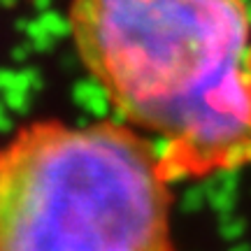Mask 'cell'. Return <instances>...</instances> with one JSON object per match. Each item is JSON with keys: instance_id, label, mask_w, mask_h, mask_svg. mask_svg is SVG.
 <instances>
[{"instance_id": "1", "label": "cell", "mask_w": 251, "mask_h": 251, "mask_svg": "<svg viewBox=\"0 0 251 251\" xmlns=\"http://www.w3.org/2000/svg\"><path fill=\"white\" fill-rule=\"evenodd\" d=\"M68 19L117 114L153 135L170 184L251 165L247 0H72Z\"/></svg>"}, {"instance_id": "2", "label": "cell", "mask_w": 251, "mask_h": 251, "mask_svg": "<svg viewBox=\"0 0 251 251\" xmlns=\"http://www.w3.org/2000/svg\"><path fill=\"white\" fill-rule=\"evenodd\" d=\"M170 181L117 121H42L0 149V251H175Z\"/></svg>"}, {"instance_id": "3", "label": "cell", "mask_w": 251, "mask_h": 251, "mask_svg": "<svg viewBox=\"0 0 251 251\" xmlns=\"http://www.w3.org/2000/svg\"><path fill=\"white\" fill-rule=\"evenodd\" d=\"M72 100H75L77 107H81L86 114L96 119H107L114 109L107 89L96 77H86V79L77 81L72 86Z\"/></svg>"}, {"instance_id": "4", "label": "cell", "mask_w": 251, "mask_h": 251, "mask_svg": "<svg viewBox=\"0 0 251 251\" xmlns=\"http://www.w3.org/2000/svg\"><path fill=\"white\" fill-rule=\"evenodd\" d=\"M37 21L42 24V28H45L54 40H61V37L70 35V19L58 14V12H54V9L40 12V14H37Z\"/></svg>"}, {"instance_id": "5", "label": "cell", "mask_w": 251, "mask_h": 251, "mask_svg": "<svg viewBox=\"0 0 251 251\" xmlns=\"http://www.w3.org/2000/svg\"><path fill=\"white\" fill-rule=\"evenodd\" d=\"M0 100H2V102L7 105L9 112H14V114H26L28 109H30V93H28V91L5 89Z\"/></svg>"}, {"instance_id": "6", "label": "cell", "mask_w": 251, "mask_h": 251, "mask_svg": "<svg viewBox=\"0 0 251 251\" xmlns=\"http://www.w3.org/2000/svg\"><path fill=\"white\" fill-rule=\"evenodd\" d=\"M9 130H12V112L0 100V133H9Z\"/></svg>"}, {"instance_id": "7", "label": "cell", "mask_w": 251, "mask_h": 251, "mask_svg": "<svg viewBox=\"0 0 251 251\" xmlns=\"http://www.w3.org/2000/svg\"><path fill=\"white\" fill-rule=\"evenodd\" d=\"M198 198H200V191H198V188H191L186 193V198H184V207H186V209H193V207L198 205Z\"/></svg>"}, {"instance_id": "8", "label": "cell", "mask_w": 251, "mask_h": 251, "mask_svg": "<svg viewBox=\"0 0 251 251\" xmlns=\"http://www.w3.org/2000/svg\"><path fill=\"white\" fill-rule=\"evenodd\" d=\"M30 51H33V47H30V42H28V45L17 47V49H14V54H12V56H14V61H26Z\"/></svg>"}, {"instance_id": "9", "label": "cell", "mask_w": 251, "mask_h": 251, "mask_svg": "<svg viewBox=\"0 0 251 251\" xmlns=\"http://www.w3.org/2000/svg\"><path fill=\"white\" fill-rule=\"evenodd\" d=\"M33 5H35V9H40V12H45V9H49V5H51V0H33Z\"/></svg>"}, {"instance_id": "10", "label": "cell", "mask_w": 251, "mask_h": 251, "mask_svg": "<svg viewBox=\"0 0 251 251\" xmlns=\"http://www.w3.org/2000/svg\"><path fill=\"white\" fill-rule=\"evenodd\" d=\"M14 2H17V0H0V5H2V7H12Z\"/></svg>"}, {"instance_id": "11", "label": "cell", "mask_w": 251, "mask_h": 251, "mask_svg": "<svg viewBox=\"0 0 251 251\" xmlns=\"http://www.w3.org/2000/svg\"><path fill=\"white\" fill-rule=\"evenodd\" d=\"M5 72L7 70H0V93H2V84H5Z\"/></svg>"}]
</instances>
